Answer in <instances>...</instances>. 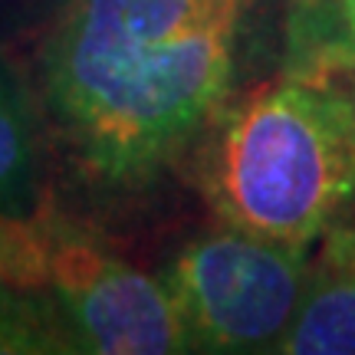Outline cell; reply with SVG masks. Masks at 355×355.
I'll list each match as a JSON object with an SVG mask.
<instances>
[{
  "label": "cell",
  "instance_id": "cell-1",
  "mask_svg": "<svg viewBox=\"0 0 355 355\" xmlns=\"http://www.w3.org/2000/svg\"><path fill=\"white\" fill-rule=\"evenodd\" d=\"M243 0H73L37 60L56 139L83 175L135 188L224 102Z\"/></svg>",
  "mask_w": 355,
  "mask_h": 355
},
{
  "label": "cell",
  "instance_id": "cell-7",
  "mask_svg": "<svg viewBox=\"0 0 355 355\" xmlns=\"http://www.w3.org/2000/svg\"><path fill=\"white\" fill-rule=\"evenodd\" d=\"M0 352H76L63 309L0 283Z\"/></svg>",
  "mask_w": 355,
  "mask_h": 355
},
{
  "label": "cell",
  "instance_id": "cell-3",
  "mask_svg": "<svg viewBox=\"0 0 355 355\" xmlns=\"http://www.w3.org/2000/svg\"><path fill=\"white\" fill-rule=\"evenodd\" d=\"M309 277V243H277L230 227L204 234L168 273L188 343L207 352L279 349Z\"/></svg>",
  "mask_w": 355,
  "mask_h": 355
},
{
  "label": "cell",
  "instance_id": "cell-8",
  "mask_svg": "<svg viewBox=\"0 0 355 355\" xmlns=\"http://www.w3.org/2000/svg\"><path fill=\"white\" fill-rule=\"evenodd\" d=\"M339 7H343L345 20H349V26L355 30V0H339Z\"/></svg>",
  "mask_w": 355,
  "mask_h": 355
},
{
  "label": "cell",
  "instance_id": "cell-5",
  "mask_svg": "<svg viewBox=\"0 0 355 355\" xmlns=\"http://www.w3.org/2000/svg\"><path fill=\"white\" fill-rule=\"evenodd\" d=\"M277 352L355 355V214L332 220L319 254L309 257V277Z\"/></svg>",
  "mask_w": 355,
  "mask_h": 355
},
{
  "label": "cell",
  "instance_id": "cell-6",
  "mask_svg": "<svg viewBox=\"0 0 355 355\" xmlns=\"http://www.w3.org/2000/svg\"><path fill=\"white\" fill-rule=\"evenodd\" d=\"M40 128L24 86L0 66V217L40 214Z\"/></svg>",
  "mask_w": 355,
  "mask_h": 355
},
{
  "label": "cell",
  "instance_id": "cell-4",
  "mask_svg": "<svg viewBox=\"0 0 355 355\" xmlns=\"http://www.w3.org/2000/svg\"><path fill=\"white\" fill-rule=\"evenodd\" d=\"M43 286L56 293L76 349L165 355L191 349L171 290L112 257L96 237L46 214Z\"/></svg>",
  "mask_w": 355,
  "mask_h": 355
},
{
  "label": "cell",
  "instance_id": "cell-2",
  "mask_svg": "<svg viewBox=\"0 0 355 355\" xmlns=\"http://www.w3.org/2000/svg\"><path fill=\"white\" fill-rule=\"evenodd\" d=\"M204 191L227 227L313 243L355 201V102L309 79L254 89L217 128Z\"/></svg>",
  "mask_w": 355,
  "mask_h": 355
}]
</instances>
